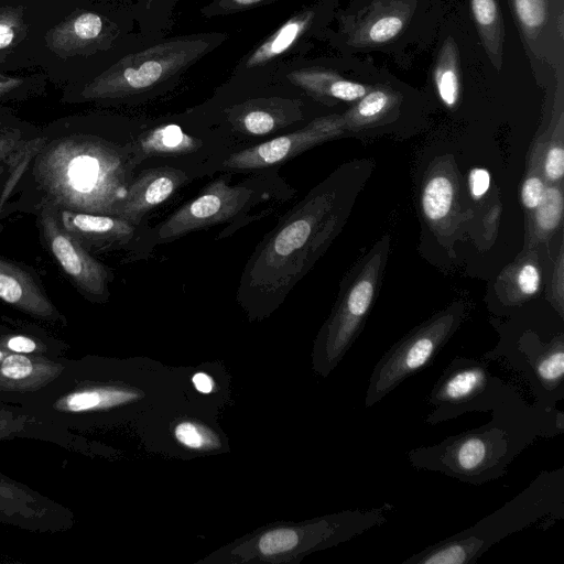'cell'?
<instances>
[{
	"mask_svg": "<svg viewBox=\"0 0 564 564\" xmlns=\"http://www.w3.org/2000/svg\"><path fill=\"white\" fill-rule=\"evenodd\" d=\"M176 438L191 448H200L205 444V437L198 426L193 423H180L175 427Z\"/></svg>",
	"mask_w": 564,
	"mask_h": 564,
	"instance_id": "obj_37",
	"label": "cell"
},
{
	"mask_svg": "<svg viewBox=\"0 0 564 564\" xmlns=\"http://www.w3.org/2000/svg\"><path fill=\"white\" fill-rule=\"evenodd\" d=\"M130 151L87 137L56 141L36 165V177L62 209L117 216L132 170Z\"/></svg>",
	"mask_w": 564,
	"mask_h": 564,
	"instance_id": "obj_3",
	"label": "cell"
},
{
	"mask_svg": "<svg viewBox=\"0 0 564 564\" xmlns=\"http://www.w3.org/2000/svg\"><path fill=\"white\" fill-rule=\"evenodd\" d=\"M189 178L186 171L170 165L142 171L128 184L126 196L118 206L117 217L139 226L149 212L167 200Z\"/></svg>",
	"mask_w": 564,
	"mask_h": 564,
	"instance_id": "obj_16",
	"label": "cell"
},
{
	"mask_svg": "<svg viewBox=\"0 0 564 564\" xmlns=\"http://www.w3.org/2000/svg\"><path fill=\"white\" fill-rule=\"evenodd\" d=\"M487 423L406 453L416 470L441 473L481 486L505 477L509 465L539 438L564 432V413L529 404L516 388L491 411Z\"/></svg>",
	"mask_w": 564,
	"mask_h": 564,
	"instance_id": "obj_2",
	"label": "cell"
},
{
	"mask_svg": "<svg viewBox=\"0 0 564 564\" xmlns=\"http://www.w3.org/2000/svg\"><path fill=\"white\" fill-rule=\"evenodd\" d=\"M404 26V18L398 13H383L369 21L358 35L365 44H381L397 36Z\"/></svg>",
	"mask_w": 564,
	"mask_h": 564,
	"instance_id": "obj_27",
	"label": "cell"
},
{
	"mask_svg": "<svg viewBox=\"0 0 564 564\" xmlns=\"http://www.w3.org/2000/svg\"><path fill=\"white\" fill-rule=\"evenodd\" d=\"M490 185L489 172L485 169H474L469 174V188L474 198L482 197Z\"/></svg>",
	"mask_w": 564,
	"mask_h": 564,
	"instance_id": "obj_38",
	"label": "cell"
},
{
	"mask_svg": "<svg viewBox=\"0 0 564 564\" xmlns=\"http://www.w3.org/2000/svg\"><path fill=\"white\" fill-rule=\"evenodd\" d=\"M61 226L82 242L111 245L128 242L135 234V226L109 215H98L61 209L57 216Z\"/></svg>",
	"mask_w": 564,
	"mask_h": 564,
	"instance_id": "obj_21",
	"label": "cell"
},
{
	"mask_svg": "<svg viewBox=\"0 0 564 564\" xmlns=\"http://www.w3.org/2000/svg\"><path fill=\"white\" fill-rule=\"evenodd\" d=\"M434 79L441 100L453 108L459 97V72L456 47L451 39L444 43L438 55Z\"/></svg>",
	"mask_w": 564,
	"mask_h": 564,
	"instance_id": "obj_23",
	"label": "cell"
},
{
	"mask_svg": "<svg viewBox=\"0 0 564 564\" xmlns=\"http://www.w3.org/2000/svg\"><path fill=\"white\" fill-rule=\"evenodd\" d=\"M500 361L529 386L533 403L557 408L564 399V333L540 334L535 329L503 330L499 343L481 357Z\"/></svg>",
	"mask_w": 564,
	"mask_h": 564,
	"instance_id": "obj_6",
	"label": "cell"
},
{
	"mask_svg": "<svg viewBox=\"0 0 564 564\" xmlns=\"http://www.w3.org/2000/svg\"><path fill=\"white\" fill-rule=\"evenodd\" d=\"M0 299L17 310L48 323H65L35 280L19 265L0 258Z\"/></svg>",
	"mask_w": 564,
	"mask_h": 564,
	"instance_id": "obj_19",
	"label": "cell"
},
{
	"mask_svg": "<svg viewBox=\"0 0 564 564\" xmlns=\"http://www.w3.org/2000/svg\"><path fill=\"white\" fill-rule=\"evenodd\" d=\"M23 83L22 78L11 77L0 74V96L6 95L13 89L21 86Z\"/></svg>",
	"mask_w": 564,
	"mask_h": 564,
	"instance_id": "obj_39",
	"label": "cell"
},
{
	"mask_svg": "<svg viewBox=\"0 0 564 564\" xmlns=\"http://www.w3.org/2000/svg\"><path fill=\"white\" fill-rule=\"evenodd\" d=\"M536 225L543 232H551L557 228L563 215V195L557 186L545 188L544 195L538 205Z\"/></svg>",
	"mask_w": 564,
	"mask_h": 564,
	"instance_id": "obj_28",
	"label": "cell"
},
{
	"mask_svg": "<svg viewBox=\"0 0 564 564\" xmlns=\"http://www.w3.org/2000/svg\"><path fill=\"white\" fill-rule=\"evenodd\" d=\"M23 150L24 145L20 131L0 126V162L12 159Z\"/></svg>",
	"mask_w": 564,
	"mask_h": 564,
	"instance_id": "obj_33",
	"label": "cell"
},
{
	"mask_svg": "<svg viewBox=\"0 0 564 564\" xmlns=\"http://www.w3.org/2000/svg\"><path fill=\"white\" fill-rule=\"evenodd\" d=\"M41 225L50 250L72 281L86 294L105 296L109 280L107 269L64 230L50 204L42 212Z\"/></svg>",
	"mask_w": 564,
	"mask_h": 564,
	"instance_id": "obj_15",
	"label": "cell"
},
{
	"mask_svg": "<svg viewBox=\"0 0 564 564\" xmlns=\"http://www.w3.org/2000/svg\"><path fill=\"white\" fill-rule=\"evenodd\" d=\"M346 174L343 166L312 188L259 242L238 285L242 304L278 305L324 253L346 216Z\"/></svg>",
	"mask_w": 564,
	"mask_h": 564,
	"instance_id": "obj_1",
	"label": "cell"
},
{
	"mask_svg": "<svg viewBox=\"0 0 564 564\" xmlns=\"http://www.w3.org/2000/svg\"><path fill=\"white\" fill-rule=\"evenodd\" d=\"M464 317L460 304L435 314L398 340L377 361L369 377L365 406L380 402L405 379L427 368Z\"/></svg>",
	"mask_w": 564,
	"mask_h": 564,
	"instance_id": "obj_7",
	"label": "cell"
},
{
	"mask_svg": "<svg viewBox=\"0 0 564 564\" xmlns=\"http://www.w3.org/2000/svg\"><path fill=\"white\" fill-rule=\"evenodd\" d=\"M34 533H61L73 529L72 509L0 471V527Z\"/></svg>",
	"mask_w": 564,
	"mask_h": 564,
	"instance_id": "obj_13",
	"label": "cell"
},
{
	"mask_svg": "<svg viewBox=\"0 0 564 564\" xmlns=\"http://www.w3.org/2000/svg\"><path fill=\"white\" fill-rule=\"evenodd\" d=\"M564 173V150L561 144L552 145L545 156L544 174L551 182H557Z\"/></svg>",
	"mask_w": 564,
	"mask_h": 564,
	"instance_id": "obj_34",
	"label": "cell"
},
{
	"mask_svg": "<svg viewBox=\"0 0 564 564\" xmlns=\"http://www.w3.org/2000/svg\"><path fill=\"white\" fill-rule=\"evenodd\" d=\"M471 12L492 61L500 54L502 21L496 0H470Z\"/></svg>",
	"mask_w": 564,
	"mask_h": 564,
	"instance_id": "obj_24",
	"label": "cell"
},
{
	"mask_svg": "<svg viewBox=\"0 0 564 564\" xmlns=\"http://www.w3.org/2000/svg\"><path fill=\"white\" fill-rule=\"evenodd\" d=\"M454 198V187L445 175L433 176L422 194V207L431 221L442 220L447 216Z\"/></svg>",
	"mask_w": 564,
	"mask_h": 564,
	"instance_id": "obj_25",
	"label": "cell"
},
{
	"mask_svg": "<svg viewBox=\"0 0 564 564\" xmlns=\"http://www.w3.org/2000/svg\"><path fill=\"white\" fill-rule=\"evenodd\" d=\"M204 140L182 124L164 122L145 130L129 147L132 166L150 158L188 155L204 147Z\"/></svg>",
	"mask_w": 564,
	"mask_h": 564,
	"instance_id": "obj_20",
	"label": "cell"
},
{
	"mask_svg": "<svg viewBox=\"0 0 564 564\" xmlns=\"http://www.w3.org/2000/svg\"><path fill=\"white\" fill-rule=\"evenodd\" d=\"M26 33L22 7L0 8V50L19 43Z\"/></svg>",
	"mask_w": 564,
	"mask_h": 564,
	"instance_id": "obj_29",
	"label": "cell"
},
{
	"mask_svg": "<svg viewBox=\"0 0 564 564\" xmlns=\"http://www.w3.org/2000/svg\"><path fill=\"white\" fill-rule=\"evenodd\" d=\"M8 330H10V328L0 326V334L6 333Z\"/></svg>",
	"mask_w": 564,
	"mask_h": 564,
	"instance_id": "obj_41",
	"label": "cell"
},
{
	"mask_svg": "<svg viewBox=\"0 0 564 564\" xmlns=\"http://www.w3.org/2000/svg\"><path fill=\"white\" fill-rule=\"evenodd\" d=\"M343 116L316 118L305 127L230 154L223 162L229 171H248L284 163L310 148L340 134Z\"/></svg>",
	"mask_w": 564,
	"mask_h": 564,
	"instance_id": "obj_14",
	"label": "cell"
},
{
	"mask_svg": "<svg viewBox=\"0 0 564 564\" xmlns=\"http://www.w3.org/2000/svg\"><path fill=\"white\" fill-rule=\"evenodd\" d=\"M193 383L195 386V388L203 392V393H208L212 391L213 389V381L212 379L205 375V373H196L194 377H193Z\"/></svg>",
	"mask_w": 564,
	"mask_h": 564,
	"instance_id": "obj_40",
	"label": "cell"
},
{
	"mask_svg": "<svg viewBox=\"0 0 564 564\" xmlns=\"http://www.w3.org/2000/svg\"><path fill=\"white\" fill-rule=\"evenodd\" d=\"M29 440L48 443L70 453L88 454V442L74 431L47 422L28 410L0 403V442Z\"/></svg>",
	"mask_w": 564,
	"mask_h": 564,
	"instance_id": "obj_17",
	"label": "cell"
},
{
	"mask_svg": "<svg viewBox=\"0 0 564 564\" xmlns=\"http://www.w3.org/2000/svg\"><path fill=\"white\" fill-rule=\"evenodd\" d=\"M228 39L224 32L162 36L124 54L83 89L88 100L145 99L175 87L183 76Z\"/></svg>",
	"mask_w": 564,
	"mask_h": 564,
	"instance_id": "obj_4",
	"label": "cell"
},
{
	"mask_svg": "<svg viewBox=\"0 0 564 564\" xmlns=\"http://www.w3.org/2000/svg\"><path fill=\"white\" fill-rule=\"evenodd\" d=\"M271 84L289 86L316 99L359 100L368 93L367 86L340 77L336 72L301 62L281 68Z\"/></svg>",
	"mask_w": 564,
	"mask_h": 564,
	"instance_id": "obj_18",
	"label": "cell"
},
{
	"mask_svg": "<svg viewBox=\"0 0 564 564\" xmlns=\"http://www.w3.org/2000/svg\"><path fill=\"white\" fill-rule=\"evenodd\" d=\"M299 90L280 84L230 86L224 84L207 108L235 131L262 137L302 120Z\"/></svg>",
	"mask_w": 564,
	"mask_h": 564,
	"instance_id": "obj_9",
	"label": "cell"
},
{
	"mask_svg": "<svg viewBox=\"0 0 564 564\" xmlns=\"http://www.w3.org/2000/svg\"><path fill=\"white\" fill-rule=\"evenodd\" d=\"M299 535L292 529H276L267 532L259 540V550L264 555H273L294 549Z\"/></svg>",
	"mask_w": 564,
	"mask_h": 564,
	"instance_id": "obj_31",
	"label": "cell"
},
{
	"mask_svg": "<svg viewBox=\"0 0 564 564\" xmlns=\"http://www.w3.org/2000/svg\"><path fill=\"white\" fill-rule=\"evenodd\" d=\"M518 286L523 295L535 294L540 286V273L534 264H524L518 273Z\"/></svg>",
	"mask_w": 564,
	"mask_h": 564,
	"instance_id": "obj_36",
	"label": "cell"
},
{
	"mask_svg": "<svg viewBox=\"0 0 564 564\" xmlns=\"http://www.w3.org/2000/svg\"><path fill=\"white\" fill-rule=\"evenodd\" d=\"M259 183L260 178L236 185L229 184V176L214 180L150 232L145 242L152 246L165 243L194 230L234 219L256 204Z\"/></svg>",
	"mask_w": 564,
	"mask_h": 564,
	"instance_id": "obj_11",
	"label": "cell"
},
{
	"mask_svg": "<svg viewBox=\"0 0 564 564\" xmlns=\"http://www.w3.org/2000/svg\"><path fill=\"white\" fill-rule=\"evenodd\" d=\"M364 261L341 290L322 339L325 367L330 370L344 357L360 334L370 311L383 265L381 246Z\"/></svg>",
	"mask_w": 564,
	"mask_h": 564,
	"instance_id": "obj_12",
	"label": "cell"
},
{
	"mask_svg": "<svg viewBox=\"0 0 564 564\" xmlns=\"http://www.w3.org/2000/svg\"><path fill=\"white\" fill-rule=\"evenodd\" d=\"M180 0H138L134 12L140 32L149 37L165 35L172 24L174 10Z\"/></svg>",
	"mask_w": 564,
	"mask_h": 564,
	"instance_id": "obj_22",
	"label": "cell"
},
{
	"mask_svg": "<svg viewBox=\"0 0 564 564\" xmlns=\"http://www.w3.org/2000/svg\"><path fill=\"white\" fill-rule=\"evenodd\" d=\"M545 186L539 176L528 177L521 189V199L528 209H535L544 195Z\"/></svg>",
	"mask_w": 564,
	"mask_h": 564,
	"instance_id": "obj_35",
	"label": "cell"
},
{
	"mask_svg": "<svg viewBox=\"0 0 564 564\" xmlns=\"http://www.w3.org/2000/svg\"><path fill=\"white\" fill-rule=\"evenodd\" d=\"M514 10L522 26L535 30L546 18L545 0H513Z\"/></svg>",
	"mask_w": 564,
	"mask_h": 564,
	"instance_id": "obj_32",
	"label": "cell"
},
{
	"mask_svg": "<svg viewBox=\"0 0 564 564\" xmlns=\"http://www.w3.org/2000/svg\"><path fill=\"white\" fill-rule=\"evenodd\" d=\"M4 59H6V55L4 54L0 55V65L4 62Z\"/></svg>",
	"mask_w": 564,
	"mask_h": 564,
	"instance_id": "obj_42",
	"label": "cell"
},
{
	"mask_svg": "<svg viewBox=\"0 0 564 564\" xmlns=\"http://www.w3.org/2000/svg\"><path fill=\"white\" fill-rule=\"evenodd\" d=\"M393 104V96L384 89H373L359 99L345 116V127L367 123L382 116Z\"/></svg>",
	"mask_w": 564,
	"mask_h": 564,
	"instance_id": "obj_26",
	"label": "cell"
},
{
	"mask_svg": "<svg viewBox=\"0 0 564 564\" xmlns=\"http://www.w3.org/2000/svg\"><path fill=\"white\" fill-rule=\"evenodd\" d=\"M322 20L321 3L296 11L237 62L225 84L230 86L271 84L281 68L297 61L303 54L310 37L321 26Z\"/></svg>",
	"mask_w": 564,
	"mask_h": 564,
	"instance_id": "obj_10",
	"label": "cell"
},
{
	"mask_svg": "<svg viewBox=\"0 0 564 564\" xmlns=\"http://www.w3.org/2000/svg\"><path fill=\"white\" fill-rule=\"evenodd\" d=\"M516 387L495 376L484 358L454 357L426 395L432 410L424 422L436 425L473 412H490Z\"/></svg>",
	"mask_w": 564,
	"mask_h": 564,
	"instance_id": "obj_8",
	"label": "cell"
},
{
	"mask_svg": "<svg viewBox=\"0 0 564 564\" xmlns=\"http://www.w3.org/2000/svg\"><path fill=\"white\" fill-rule=\"evenodd\" d=\"M278 1L281 0H212L203 6L199 12L204 18L213 19L253 10Z\"/></svg>",
	"mask_w": 564,
	"mask_h": 564,
	"instance_id": "obj_30",
	"label": "cell"
},
{
	"mask_svg": "<svg viewBox=\"0 0 564 564\" xmlns=\"http://www.w3.org/2000/svg\"><path fill=\"white\" fill-rule=\"evenodd\" d=\"M564 519V466L541 471L512 499L473 525L447 536L402 564H474L508 535L540 520Z\"/></svg>",
	"mask_w": 564,
	"mask_h": 564,
	"instance_id": "obj_5",
	"label": "cell"
}]
</instances>
